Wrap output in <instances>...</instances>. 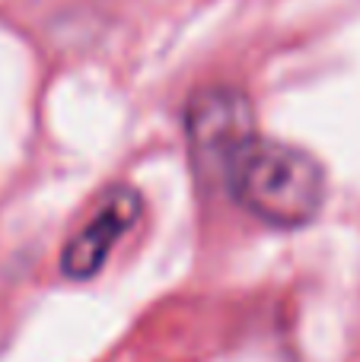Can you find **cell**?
I'll list each match as a JSON object with an SVG mask.
<instances>
[{
    "mask_svg": "<svg viewBox=\"0 0 360 362\" xmlns=\"http://www.w3.org/2000/svg\"><path fill=\"white\" fill-rule=\"evenodd\" d=\"M227 187L242 210L278 229H300L319 216L329 194L325 165L303 146L255 137L230 165Z\"/></svg>",
    "mask_w": 360,
    "mask_h": 362,
    "instance_id": "cell-1",
    "label": "cell"
},
{
    "mask_svg": "<svg viewBox=\"0 0 360 362\" xmlns=\"http://www.w3.org/2000/svg\"><path fill=\"white\" fill-rule=\"evenodd\" d=\"M185 134L195 165L208 181L227 185L230 165L259 137L255 108L246 93L233 86H210L191 95L185 108Z\"/></svg>",
    "mask_w": 360,
    "mask_h": 362,
    "instance_id": "cell-2",
    "label": "cell"
},
{
    "mask_svg": "<svg viewBox=\"0 0 360 362\" xmlns=\"http://www.w3.org/2000/svg\"><path fill=\"white\" fill-rule=\"evenodd\" d=\"M140 216V197L134 187H112L96 206V213L83 223V229L67 242L61 257V267L70 280H89L106 267L112 248L121 242L128 229Z\"/></svg>",
    "mask_w": 360,
    "mask_h": 362,
    "instance_id": "cell-3",
    "label": "cell"
}]
</instances>
